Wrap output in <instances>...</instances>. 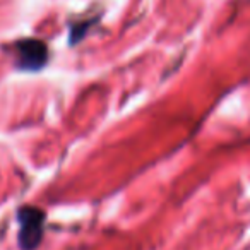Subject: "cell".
<instances>
[{
	"mask_svg": "<svg viewBox=\"0 0 250 250\" xmlns=\"http://www.w3.org/2000/svg\"><path fill=\"white\" fill-rule=\"evenodd\" d=\"M45 212L35 206H24L18 211V242L21 250H36L40 247L45 235Z\"/></svg>",
	"mask_w": 250,
	"mask_h": 250,
	"instance_id": "6da1fadb",
	"label": "cell"
},
{
	"mask_svg": "<svg viewBox=\"0 0 250 250\" xmlns=\"http://www.w3.org/2000/svg\"><path fill=\"white\" fill-rule=\"evenodd\" d=\"M19 63L24 69H38L46 60V46L36 40H26L18 45Z\"/></svg>",
	"mask_w": 250,
	"mask_h": 250,
	"instance_id": "7a4b0ae2",
	"label": "cell"
}]
</instances>
